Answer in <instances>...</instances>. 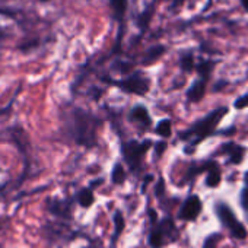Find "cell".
Returning a JSON list of instances; mask_svg holds the SVG:
<instances>
[{"mask_svg": "<svg viewBox=\"0 0 248 248\" xmlns=\"http://www.w3.org/2000/svg\"><path fill=\"white\" fill-rule=\"evenodd\" d=\"M156 133L161 136V138H170L171 136V121L170 120H162L158 123V126H156Z\"/></svg>", "mask_w": 248, "mask_h": 248, "instance_id": "cell-20", "label": "cell"}, {"mask_svg": "<svg viewBox=\"0 0 248 248\" xmlns=\"http://www.w3.org/2000/svg\"><path fill=\"white\" fill-rule=\"evenodd\" d=\"M37 2H40V3H48V2H51V0H37Z\"/></svg>", "mask_w": 248, "mask_h": 248, "instance_id": "cell-28", "label": "cell"}, {"mask_svg": "<svg viewBox=\"0 0 248 248\" xmlns=\"http://www.w3.org/2000/svg\"><path fill=\"white\" fill-rule=\"evenodd\" d=\"M216 213L222 222V225L231 232L232 236L238 238V239H244L247 238V229L244 228V225L236 219V216L233 215V212L231 210L229 206H226L225 203H219L216 206Z\"/></svg>", "mask_w": 248, "mask_h": 248, "instance_id": "cell-5", "label": "cell"}, {"mask_svg": "<svg viewBox=\"0 0 248 248\" xmlns=\"http://www.w3.org/2000/svg\"><path fill=\"white\" fill-rule=\"evenodd\" d=\"M155 12V6L152 5V6H149L148 9H145L140 15H139V18H138V25H139V28L142 30V31H145L146 28H148V25H149V22H151V19H152V14Z\"/></svg>", "mask_w": 248, "mask_h": 248, "instance_id": "cell-19", "label": "cell"}, {"mask_svg": "<svg viewBox=\"0 0 248 248\" xmlns=\"http://www.w3.org/2000/svg\"><path fill=\"white\" fill-rule=\"evenodd\" d=\"M108 82H111L112 85H115L117 88H120L123 92H126V93H135V95H146L151 89V80L149 78L136 70L133 72L130 76L127 78H124V79H120V80H111L108 79Z\"/></svg>", "mask_w": 248, "mask_h": 248, "instance_id": "cell-4", "label": "cell"}, {"mask_svg": "<svg viewBox=\"0 0 248 248\" xmlns=\"http://www.w3.org/2000/svg\"><path fill=\"white\" fill-rule=\"evenodd\" d=\"M178 236V231L174 226L171 219H165L161 223H158L149 236V242L152 248H161L167 242H172Z\"/></svg>", "mask_w": 248, "mask_h": 248, "instance_id": "cell-7", "label": "cell"}, {"mask_svg": "<svg viewBox=\"0 0 248 248\" xmlns=\"http://www.w3.org/2000/svg\"><path fill=\"white\" fill-rule=\"evenodd\" d=\"M108 6L111 9L114 21L118 24V37H117V47L120 48L123 34H124V18H126L129 9V0H108Z\"/></svg>", "mask_w": 248, "mask_h": 248, "instance_id": "cell-8", "label": "cell"}, {"mask_svg": "<svg viewBox=\"0 0 248 248\" xmlns=\"http://www.w3.org/2000/svg\"><path fill=\"white\" fill-rule=\"evenodd\" d=\"M63 120L67 138L76 145L83 148H93L96 145L98 127L101 124L98 117L82 108H72Z\"/></svg>", "mask_w": 248, "mask_h": 248, "instance_id": "cell-1", "label": "cell"}, {"mask_svg": "<svg viewBox=\"0 0 248 248\" xmlns=\"http://www.w3.org/2000/svg\"><path fill=\"white\" fill-rule=\"evenodd\" d=\"M3 222H5V219H3V217H0V228H2V226L5 225Z\"/></svg>", "mask_w": 248, "mask_h": 248, "instance_id": "cell-29", "label": "cell"}, {"mask_svg": "<svg viewBox=\"0 0 248 248\" xmlns=\"http://www.w3.org/2000/svg\"><path fill=\"white\" fill-rule=\"evenodd\" d=\"M130 120L138 124L140 129H148L151 126V115L145 105H136L130 112Z\"/></svg>", "mask_w": 248, "mask_h": 248, "instance_id": "cell-11", "label": "cell"}, {"mask_svg": "<svg viewBox=\"0 0 248 248\" xmlns=\"http://www.w3.org/2000/svg\"><path fill=\"white\" fill-rule=\"evenodd\" d=\"M164 149H167V143H165V142H159V143L156 145V154L161 156L162 152H164Z\"/></svg>", "mask_w": 248, "mask_h": 248, "instance_id": "cell-26", "label": "cell"}, {"mask_svg": "<svg viewBox=\"0 0 248 248\" xmlns=\"http://www.w3.org/2000/svg\"><path fill=\"white\" fill-rule=\"evenodd\" d=\"M219 239H220L219 233H213V235H210V236L204 241L203 248H216V245H217Z\"/></svg>", "mask_w": 248, "mask_h": 248, "instance_id": "cell-24", "label": "cell"}, {"mask_svg": "<svg viewBox=\"0 0 248 248\" xmlns=\"http://www.w3.org/2000/svg\"><path fill=\"white\" fill-rule=\"evenodd\" d=\"M226 112H228V108L226 107H219V108L213 109L203 120L194 123L191 127H188L181 135V139L186 140V142H188L193 146L199 145L206 138H209L210 135H213V132L217 127V124L220 123V120L223 118V115H226Z\"/></svg>", "mask_w": 248, "mask_h": 248, "instance_id": "cell-3", "label": "cell"}, {"mask_svg": "<svg viewBox=\"0 0 248 248\" xmlns=\"http://www.w3.org/2000/svg\"><path fill=\"white\" fill-rule=\"evenodd\" d=\"M222 152L226 154L229 156V162L232 164H239L244 158V154H245V149L236 143H228L222 148Z\"/></svg>", "mask_w": 248, "mask_h": 248, "instance_id": "cell-14", "label": "cell"}, {"mask_svg": "<svg viewBox=\"0 0 248 248\" xmlns=\"http://www.w3.org/2000/svg\"><path fill=\"white\" fill-rule=\"evenodd\" d=\"M207 177H206V186L210 188H215L220 183V171L216 162H207Z\"/></svg>", "mask_w": 248, "mask_h": 248, "instance_id": "cell-15", "label": "cell"}, {"mask_svg": "<svg viewBox=\"0 0 248 248\" xmlns=\"http://www.w3.org/2000/svg\"><path fill=\"white\" fill-rule=\"evenodd\" d=\"M133 2H136V0H133Z\"/></svg>", "mask_w": 248, "mask_h": 248, "instance_id": "cell-30", "label": "cell"}, {"mask_svg": "<svg viewBox=\"0 0 248 248\" xmlns=\"http://www.w3.org/2000/svg\"><path fill=\"white\" fill-rule=\"evenodd\" d=\"M114 220H115V232H114L112 244H114V242H115V239L120 236V233H121V231H123V228H124V219H123V215H121L120 212H118V213H115Z\"/></svg>", "mask_w": 248, "mask_h": 248, "instance_id": "cell-22", "label": "cell"}, {"mask_svg": "<svg viewBox=\"0 0 248 248\" xmlns=\"http://www.w3.org/2000/svg\"><path fill=\"white\" fill-rule=\"evenodd\" d=\"M93 200H95V197H93V193L91 188H83L76 194V202L79 203V206H82L85 209L91 207L93 204Z\"/></svg>", "mask_w": 248, "mask_h": 248, "instance_id": "cell-16", "label": "cell"}, {"mask_svg": "<svg viewBox=\"0 0 248 248\" xmlns=\"http://www.w3.org/2000/svg\"><path fill=\"white\" fill-rule=\"evenodd\" d=\"M151 146H152L151 140H143V142L130 140L129 143H126L123 146V156L133 171H138V168L142 164L145 154L148 152V149Z\"/></svg>", "mask_w": 248, "mask_h": 248, "instance_id": "cell-6", "label": "cell"}, {"mask_svg": "<svg viewBox=\"0 0 248 248\" xmlns=\"http://www.w3.org/2000/svg\"><path fill=\"white\" fill-rule=\"evenodd\" d=\"M47 210L60 217V219H70L72 217V210H73V202L70 199H57L51 197L46 203Z\"/></svg>", "mask_w": 248, "mask_h": 248, "instance_id": "cell-9", "label": "cell"}, {"mask_svg": "<svg viewBox=\"0 0 248 248\" xmlns=\"http://www.w3.org/2000/svg\"><path fill=\"white\" fill-rule=\"evenodd\" d=\"M213 64H215V63L210 62V60H202V62L196 66L197 73H199V78L209 80V79H210V75H212V70H213Z\"/></svg>", "mask_w": 248, "mask_h": 248, "instance_id": "cell-18", "label": "cell"}, {"mask_svg": "<svg viewBox=\"0 0 248 248\" xmlns=\"http://www.w3.org/2000/svg\"><path fill=\"white\" fill-rule=\"evenodd\" d=\"M239 3H241V6L244 8V11L248 12V0H239Z\"/></svg>", "mask_w": 248, "mask_h": 248, "instance_id": "cell-27", "label": "cell"}, {"mask_svg": "<svg viewBox=\"0 0 248 248\" xmlns=\"http://www.w3.org/2000/svg\"><path fill=\"white\" fill-rule=\"evenodd\" d=\"M233 107H235L236 109H242V108L248 107V93L239 96V98L233 102Z\"/></svg>", "mask_w": 248, "mask_h": 248, "instance_id": "cell-25", "label": "cell"}, {"mask_svg": "<svg viewBox=\"0 0 248 248\" xmlns=\"http://www.w3.org/2000/svg\"><path fill=\"white\" fill-rule=\"evenodd\" d=\"M3 140L14 145L21 156H22V162H24V168H22V174H21V178L18 180L16 183V188L28 178L30 175V170H31V159H32V152H31V140H30V136L28 133L24 130V127L21 124H14V126L8 127L5 132H3Z\"/></svg>", "mask_w": 248, "mask_h": 248, "instance_id": "cell-2", "label": "cell"}, {"mask_svg": "<svg viewBox=\"0 0 248 248\" xmlns=\"http://www.w3.org/2000/svg\"><path fill=\"white\" fill-rule=\"evenodd\" d=\"M165 51H167L165 46H161V44L148 48L146 53L143 54L142 64H143V66H151V64H154L155 62H158V60L165 54Z\"/></svg>", "mask_w": 248, "mask_h": 248, "instance_id": "cell-13", "label": "cell"}, {"mask_svg": "<svg viewBox=\"0 0 248 248\" xmlns=\"http://www.w3.org/2000/svg\"><path fill=\"white\" fill-rule=\"evenodd\" d=\"M180 67L183 72L186 73H190L196 69V64H194V54L191 51H186L180 56Z\"/></svg>", "mask_w": 248, "mask_h": 248, "instance_id": "cell-17", "label": "cell"}, {"mask_svg": "<svg viewBox=\"0 0 248 248\" xmlns=\"http://www.w3.org/2000/svg\"><path fill=\"white\" fill-rule=\"evenodd\" d=\"M202 200L197 196H190L187 197V200L183 203L181 209H180V219L183 220H194L200 212H202Z\"/></svg>", "mask_w": 248, "mask_h": 248, "instance_id": "cell-10", "label": "cell"}, {"mask_svg": "<svg viewBox=\"0 0 248 248\" xmlns=\"http://www.w3.org/2000/svg\"><path fill=\"white\" fill-rule=\"evenodd\" d=\"M241 203H242V207L248 210V172L245 174V186L241 193Z\"/></svg>", "mask_w": 248, "mask_h": 248, "instance_id": "cell-23", "label": "cell"}, {"mask_svg": "<svg viewBox=\"0 0 248 248\" xmlns=\"http://www.w3.org/2000/svg\"><path fill=\"white\" fill-rule=\"evenodd\" d=\"M124 180H126V172H124V170L120 164H117L112 170V181L115 184H121Z\"/></svg>", "mask_w": 248, "mask_h": 248, "instance_id": "cell-21", "label": "cell"}, {"mask_svg": "<svg viewBox=\"0 0 248 248\" xmlns=\"http://www.w3.org/2000/svg\"><path fill=\"white\" fill-rule=\"evenodd\" d=\"M206 85H207V80H206V79L199 78L197 80H194L193 85H191V86L188 88V91H187V99H188L190 102H199V101L204 96Z\"/></svg>", "mask_w": 248, "mask_h": 248, "instance_id": "cell-12", "label": "cell"}]
</instances>
